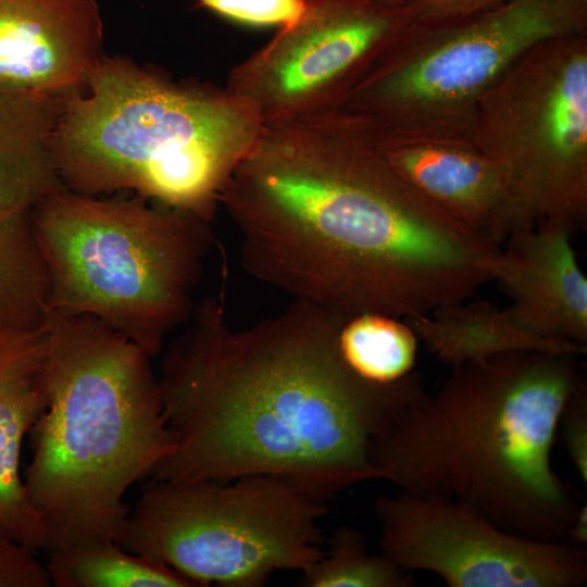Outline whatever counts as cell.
<instances>
[{
  "instance_id": "cell-21",
  "label": "cell",
  "mask_w": 587,
  "mask_h": 587,
  "mask_svg": "<svg viewBox=\"0 0 587 587\" xmlns=\"http://www.w3.org/2000/svg\"><path fill=\"white\" fill-rule=\"evenodd\" d=\"M328 553L302 573L309 587H410L411 573L391 559L367 553L362 533L354 527L336 529L328 540Z\"/></svg>"
},
{
  "instance_id": "cell-22",
  "label": "cell",
  "mask_w": 587,
  "mask_h": 587,
  "mask_svg": "<svg viewBox=\"0 0 587 587\" xmlns=\"http://www.w3.org/2000/svg\"><path fill=\"white\" fill-rule=\"evenodd\" d=\"M305 0H196L198 7L249 25H278L295 21Z\"/></svg>"
},
{
  "instance_id": "cell-27",
  "label": "cell",
  "mask_w": 587,
  "mask_h": 587,
  "mask_svg": "<svg viewBox=\"0 0 587 587\" xmlns=\"http://www.w3.org/2000/svg\"><path fill=\"white\" fill-rule=\"evenodd\" d=\"M375 1L389 4V5H396V7H403V5L409 4L408 0H375Z\"/></svg>"
},
{
  "instance_id": "cell-24",
  "label": "cell",
  "mask_w": 587,
  "mask_h": 587,
  "mask_svg": "<svg viewBox=\"0 0 587 587\" xmlns=\"http://www.w3.org/2000/svg\"><path fill=\"white\" fill-rule=\"evenodd\" d=\"M570 460L582 482L587 483V388L582 382L566 401L559 420Z\"/></svg>"
},
{
  "instance_id": "cell-26",
  "label": "cell",
  "mask_w": 587,
  "mask_h": 587,
  "mask_svg": "<svg viewBox=\"0 0 587 587\" xmlns=\"http://www.w3.org/2000/svg\"><path fill=\"white\" fill-rule=\"evenodd\" d=\"M567 539L569 544L586 548L587 545V505L579 504L571 524Z\"/></svg>"
},
{
  "instance_id": "cell-15",
  "label": "cell",
  "mask_w": 587,
  "mask_h": 587,
  "mask_svg": "<svg viewBox=\"0 0 587 587\" xmlns=\"http://www.w3.org/2000/svg\"><path fill=\"white\" fill-rule=\"evenodd\" d=\"M45 323L0 333V530L33 551L48 549L20 474L22 445L46 407Z\"/></svg>"
},
{
  "instance_id": "cell-9",
  "label": "cell",
  "mask_w": 587,
  "mask_h": 587,
  "mask_svg": "<svg viewBox=\"0 0 587 587\" xmlns=\"http://www.w3.org/2000/svg\"><path fill=\"white\" fill-rule=\"evenodd\" d=\"M471 141L534 225L587 224V34L546 40L479 100Z\"/></svg>"
},
{
  "instance_id": "cell-14",
  "label": "cell",
  "mask_w": 587,
  "mask_h": 587,
  "mask_svg": "<svg viewBox=\"0 0 587 587\" xmlns=\"http://www.w3.org/2000/svg\"><path fill=\"white\" fill-rule=\"evenodd\" d=\"M96 0H0V90L66 95L101 58Z\"/></svg>"
},
{
  "instance_id": "cell-3",
  "label": "cell",
  "mask_w": 587,
  "mask_h": 587,
  "mask_svg": "<svg viewBox=\"0 0 587 587\" xmlns=\"http://www.w3.org/2000/svg\"><path fill=\"white\" fill-rule=\"evenodd\" d=\"M579 357L511 351L452 366L376 440L378 479L465 505L519 536L566 542L579 504L551 451L562 410L584 382Z\"/></svg>"
},
{
  "instance_id": "cell-1",
  "label": "cell",
  "mask_w": 587,
  "mask_h": 587,
  "mask_svg": "<svg viewBox=\"0 0 587 587\" xmlns=\"http://www.w3.org/2000/svg\"><path fill=\"white\" fill-rule=\"evenodd\" d=\"M221 205L252 277L335 312L409 320L497 274L500 245L408 183L367 123L339 109L265 125Z\"/></svg>"
},
{
  "instance_id": "cell-19",
  "label": "cell",
  "mask_w": 587,
  "mask_h": 587,
  "mask_svg": "<svg viewBox=\"0 0 587 587\" xmlns=\"http://www.w3.org/2000/svg\"><path fill=\"white\" fill-rule=\"evenodd\" d=\"M47 313V271L29 212L0 218V333L37 328Z\"/></svg>"
},
{
  "instance_id": "cell-12",
  "label": "cell",
  "mask_w": 587,
  "mask_h": 587,
  "mask_svg": "<svg viewBox=\"0 0 587 587\" xmlns=\"http://www.w3.org/2000/svg\"><path fill=\"white\" fill-rule=\"evenodd\" d=\"M574 230L541 221L514 232L500 252L496 279L511 296L519 326L549 352L583 355L587 279L572 247Z\"/></svg>"
},
{
  "instance_id": "cell-13",
  "label": "cell",
  "mask_w": 587,
  "mask_h": 587,
  "mask_svg": "<svg viewBox=\"0 0 587 587\" xmlns=\"http://www.w3.org/2000/svg\"><path fill=\"white\" fill-rule=\"evenodd\" d=\"M369 126L392 168L462 224L498 245L534 226L500 166L471 140L399 135Z\"/></svg>"
},
{
  "instance_id": "cell-6",
  "label": "cell",
  "mask_w": 587,
  "mask_h": 587,
  "mask_svg": "<svg viewBox=\"0 0 587 587\" xmlns=\"http://www.w3.org/2000/svg\"><path fill=\"white\" fill-rule=\"evenodd\" d=\"M48 277V311L99 319L148 355L189 321L212 223L141 197L63 188L29 212Z\"/></svg>"
},
{
  "instance_id": "cell-2",
  "label": "cell",
  "mask_w": 587,
  "mask_h": 587,
  "mask_svg": "<svg viewBox=\"0 0 587 587\" xmlns=\"http://www.w3.org/2000/svg\"><path fill=\"white\" fill-rule=\"evenodd\" d=\"M216 294L195 307L167 350L160 379L174 450L159 482L272 476L328 501L378 479L372 450L424 389L417 373L371 384L342 360L345 313L300 300L247 328L227 319V265Z\"/></svg>"
},
{
  "instance_id": "cell-16",
  "label": "cell",
  "mask_w": 587,
  "mask_h": 587,
  "mask_svg": "<svg viewBox=\"0 0 587 587\" xmlns=\"http://www.w3.org/2000/svg\"><path fill=\"white\" fill-rule=\"evenodd\" d=\"M64 96L0 90V218L65 188L52 151Z\"/></svg>"
},
{
  "instance_id": "cell-5",
  "label": "cell",
  "mask_w": 587,
  "mask_h": 587,
  "mask_svg": "<svg viewBox=\"0 0 587 587\" xmlns=\"http://www.w3.org/2000/svg\"><path fill=\"white\" fill-rule=\"evenodd\" d=\"M264 123L226 87L182 83L101 57L63 97L52 151L66 189L134 190L213 223L222 193Z\"/></svg>"
},
{
  "instance_id": "cell-8",
  "label": "cell",
  "mask_w": 587,
  "mask_h": 587,
  "mask_svg": "<svg viewBox=\"0 0 587 587\" xmlns=\"http://www.w3.org/2000/svg\"><path fill=\"white\" fill-rule=\"evenodd\" d=\"M325 500L280 478L149 480L116 539L195 586L259 587L322 557Z\"/></svg>"
},
{
  "instance_id": "cell-17",
  "label": "cell",
  "mask_w": 587,
  "mask_h": 587,
  "mask_svg": "<svg viewBox=\"0 0 587 587\" xmlns=\"http://www.w3.org/2000/svg\"><path fill=\"white\" fill-rule=\"evenodd\" d=\"M417 338L451 366L511 351L549 352L523 330L508 308L488 301H462L405 320Z\"/></svg>"
},
{
  "instance_id": "cell-20",
  "label": "cell",
  "mask_w": 587,
  "mask_h": 587,
  "mask_svg": "<svg viewBox=\"0 0 587 587\" xmlns=\"http://www.w3.org/2000/svg\"><path fill=\"white\" fill-rule=\"evenodd\" d=\"M417 340L405 320L373 312L345 314L337 335L338 350L348 367L380 386L416 374Z\"/></svg>"
},
{
  "instance_id": "cell-4",
  "label": "cell",
  "mask_w": 587,
  "mask_h": 587,
  "mask_svg": "<svg viewBox=\"0 0 587 587\" xmlns=\"http://www.w3.org/2000/svg\"><path fill=\"white\" fill-rule=\"evenodd\" d=\"M46 407L33 425L27 498L48 549L116 542L126 491L174 450L160 379L139 346L90 315L48 311Z\"/></svg>"
},
{
  "instance_id": "cell-23",
  "label": "cell",
  "mask_w": 587,
  "mask_h": 587,
  "mask_svg": "<svg viewBox=\"0 0 587 587\" xmlns=\"http://www.w3.org/2000/svg\"><path fill=\"white\" fill-rule=\"evenodd\" d=\"M35 551L0 530V587H49L46 565Z\"/></svg>"
},
{
  "instance_id": "cell-18",
  "label": "cell",
  "mask_w": 587,
  "mask_h": 587,
  "mask_svg": "<svg viewBox=\"0 0 587 587\" xmlns=\"http://www.w3.org/2000/svg\"><path fill=\"white\" fill-rule=\"evenodd\" d=\"M46 565L58 587H192L189 579L157 560L132 553L110 539L87 540L50 550Z\"/></svg>"
},
{
  "instance_id": "cell-25",
  "label": "cell",
  "mask_w": 587,
  "mask_h": 587,
  "mask_svg": "<svg viewBox=\"0 0 587 587\" xmlns=\"http://www.w3.org/2000/svg\"><path fill=\"white\" fill-rule=\"evenodd\" d=\"M412 21L439 23L466 16L500 0H408Z\"/></svg>"
},
{
  "instance_id": "cell-11",
  "label": "cell",
  "mask_w": 587,
  "mask_h": 587,
  "mask_svg": "<svg viewBox=\"0 0 587 587\" xmlns=\"http://www.w3.org/2000/svg\"><path fill=\"white\" fill-rule=\"evenodd\" d=\"M374 511L383 553L450 587H577L587 579L585 548L519 536L453 501L399 491L379 496Z\"/></svg>"
},
{
  "instance_id": "cell-10",
  "label": "cell",
  "mask_w": 587,
  "mask_h": 587,
  "mask_svg": "<svg viewBox=\"0 0 587 587\" xmlns=\"http://www.w3.org/2000/svg\"><path fill=\"white\" fill-rule=\"evenodd\" d=\"M410 21L408 5L305 0L295 21L232 68L225 87L264 125L332 111Z\"/></svg>"
},
{
  "instance_id": "cell-7",
  "label": "cell",
  "mask_w": 587,
  "mask_h": 587,
  "mask_svg": "<svg viewBox=\"0 0 587 587\" xmlns=\"http://www.w3.org/2000/svg\"><path fill=\"white\" fill-rule=\"evenodd\" d=\"M587 34V0H500L410 21L336 108L385 133L471 140L479 100L537 45Z\"/></svg>"
}]
</instances>
